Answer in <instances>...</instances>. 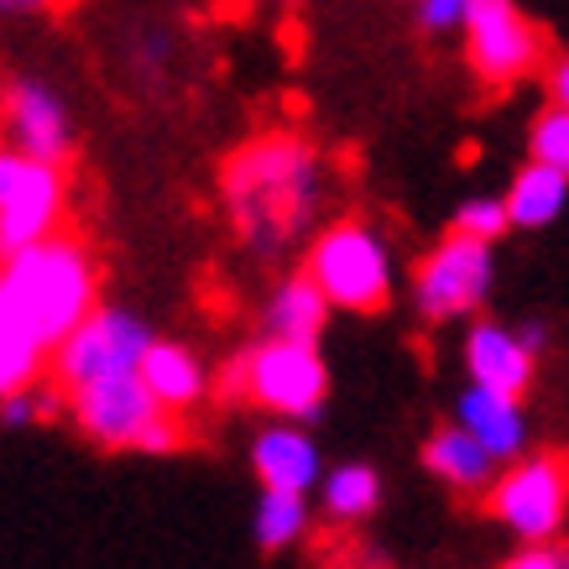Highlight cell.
I'll return each instance as SVG.
<instances>
[{
    "label": "cell",
    "instance_id": "6da1fadb",
    "mask_svg": "<svg viewBox=\"0 0 569 569\" xmlns=\"http://www.w3.org/2000/svg\"><path fill=\"white\" fill-rule=\"evenodd\" d=\"M220 193L241 241L257 257H277L313 220V209L325 199V168H319L309 141L272 131V137L246 141L241 152L224 162Z\"/></svg>",
    "mask_w": 569,
    "mask_h": 569
},
{
    "label": "cell",
    "instance_id": "7a4b0ae2",
    "mask_svg": "<svg viewBox=\"0 0 569 569\" xmlns=\"http://www.w3.org/2000/svg\"><path fill=\"white\" fill-rule=\"evenodd\" d=\"M0 272L11 282V293L27 303V313L37 319V329H42L48 346H58V340L100 303L94 257H89L73 236H63V230H52L42 241L21 246L11 257H0Z\"/></svg>",
    "mask_w": 569,
    "mask_h": 569
},
{
    "label": "cell",
    "instance_id": "3957f363",
    "mask_svg": "<svg viewBox=\"0 0 569 569\" xmlns=\"http://www.w3.org/2000/svg\"><path fill=\"white\" fill-rule=\"evenodd\" d=\"M69 413L84 429V439L104 449H141V455H168L183 445V423L152 397L141 371L100 377L84 387H69Z\"/></svg>",
    "mask_w": 569,
    "mask_h": 569
},
{
    "label": "cell",
    "instance_id": "277c9868",
    "mask_svg": "<svg viewBox=\"0 0 569 569\" xmlns=\"http://www.w3.org/2000/svg\"><path fill=\"white\" fill-rule=\"evenodd\" d=\"M224 392L251 397L257 408H267L277 418L309 423V418L325 413V397H329V371H325V356H319V340L267 335L257 350H246L241 361L224 371Z\"/></svg>",
    "mask_w": 569,
    "mask_h": 569
},
{
    "label": "cell",
    "instance_id": "5b68a950",
    "mask_svg": "<svg viewBox=\"0 0 569 569\" xmlns=\"http://www.w3.org/2000/svg\"><path fill=\"white\" fill-rule=\"evenodd\" d=\"M309 277L335 309L381 313L392 298V251L366 220H335L309 246Z\"/></svg>",
    "mask_w": 569,
    "mask_h": 569
},
{
    "label": "cell",
    "instance_id": "8992f818",
    "mask_svg": "<svg viewBox=\"0 0 569 569\" xmlns=\"http://www.w3.org/2000/svg\"><path fill=\"white\" fill-rule=\"evenodd\" d=\"M63 209H69L63 162L0 147V257L52 236L63 224Z\"/></svg>",
    "mask_w": 569,
    "mask_h": 569
},
{
    "label": "cell",
    "instance_id": "52a82bcc",
    "mask_svg": "<svg viewBox=\"0 0 569 569\" xmlns=\"http://www.w3.org/2000/svg\"><path fill=\"white\" fill-rule=\"evenodd\" d=\"M491 241L466 236V230H449L445 241L423 251V261L413 267V309L429 325H449V319H466L491 298Z\"/></svg>",
    "mask_w": 569,
    "mask_h": 569
},
{
    "label": "cell",
    "instance_id": "ba28073f",
    "mask_svg": "<svg viewBox=\"0 0 569 569\" xmlns=\"http://www.w3.org/2000/svg\"><path fill=\"white\" fill-rule=\"evenodd\" d=\"M152 340L157 335L141 325L131 309L94 303V309H89L84 319L52 346V377L63 381V387H84V381L137 371Z\"/></svg>",
    "mask_w": 569,
    "mask_h": 569
},
{
    "label": "cell",
    "instance_id": "9c48e42d",
    "mask_svg": "<svg viewBox=\"0 0 569 569\" xmlns=\"http://www.w3.org/2000/svg\"><path fill=\"white\" fill-rule=\"evenodd\" d=\"M466 63L491 89H512L543 63V32L522 17L518 0H470L466 6Z\"/></svg>",
    "mask_w": 569,
    "mask_h": 569
},
{
    "label": "cell",
    "instance_id": "30bf717a",
    "mask_svg": "<svg viewBox=\"0 0 569 569\" xmlns=\"http://www.w3.org/2000/svg\"><path fill=\"white\" fill-rule=\"evenodd\" d=\"M486 507L522 543L553 538L565 528V512H569V466H559L553 455H533V460L518 455V460H507V470L497 481L486 486Z\"/></svg>",
    "mask_w": 569,
    "mask_h": 569
},
{
    "label": "cell",
    "instance_id": "8fae6325",
    "mask_svg": "<svg viewBox=\"0 0 569 569\" xmlns=\"http://www.w3.org/2000/svg\"><path fill=\"white\" fill-rule=\"evenodd\" d=\"M0 121L11 147L21 152L48 157V162H63L73 152V116L48 79H11L0 94Z\"/></svg>",
    "mask_w": 569,
    "mask_h": 569
},
{
    "label": "cell",
    "instance_id": "7c38bea8",
    "mask_svg": "<svg viewBox=\"0 0 569 569\" xmlns=\"http://www.w3.org/2000/svg\"><path fill=\"white\" fill-rule=\"evenodd\" d=\"M533 350L522 346L518 329L497 325V319H476L466 335V377L481 381V387H497V392L522 397L533 387Z\"/></svg>",
    "mask_w": 569,
    "mask_h": 569
},
{
    "label": "cell",
    "instance_id": "4fadbf2b",
    "mask_svg": "<svg viewBox=\"0 0 569 569\" xmlns=\"http://www.w3.org/2000/svg\"><path fill=\"white\" fill-rule=\"evenodd\" d=\"M251 470L261 486H282V491H313L325 481V455L293 418H282L272 429L257 433L251 445Z\"/></svg>",
    "mask_w": 569,
    "mask_h": 569
},
{
    "label": "cell",
    "instance_id": "5bb4252c",
    "mask_svg": "<svg viewBox=\"0 0 569 569\" xmlns=\"http://www.w3.org/2000/svg\"><path fill=\"white\" fill-rule=\"evenodd\" d=\"M455 423H466L476 439H481L501 466L518 460L522 445H528V413H522V397L512 392H497V387H481L470 381L460 402H455Z\"/></svg>",
    "mask_w": 569,
    "mask_h": 569
},
{
    "label": "cell",
    "instance_id": "9a60e30c",
    "mask_svg": "<svg viewBox=\"0 0 569 569\" xmlns=\"http://www.w3.org/2000/svg\"><path fill=\"white\" fill-rule=\"evenodd\" d=\"M48 361H52V346L42 340L37 319L27 313V303L11 293V282L0 272V397L32 387Z\"/></svg>",
    "mask_w": 569,
    "mask_h": 569
},
{
    "label": "cell",
    "instance_id": "2e32d148",
    "mask_svg": "<svg viewBox=\"0 0 569 569\" xmlns=\"http://www.w3.org/2000/svg\"><path fill=\"white\" fill-rule=\"evenodd\" d=\"M423 466L429 476L449 486V491H460V497H481L486 486L497 481V455L466 429V423H449V429L429 433V445H423Z\"/></svg>",
    "mask_w": 569,
    "mask_h": 569
},
{
    "label": "cell",
    "instance_id": "e0dca14e",
    "mask_svg": "<svg viewBox=\"0 0 569 569\" xmlns=\"http://www.w3.org/2000/svg\"><path fill=\"white\" fill-rule=\"evenodd\" d=\"M137 371L168 413H189L209 392V377H204V366H199V356L189 346H178V340H152Z\"/></svg>",
    "mask_w": 569,
    "mask_h": 569
},
{
    "label": "cell",
    "instance_id": "ac0fdd59",
    "mask_svg": "<svg viewBox=\"0 0 569 569\" xmlns=\"http://www.w3.org/2000/svg\"><path fill=\"white\" fill-rule=\"evenodd\" d=\"M329 303L325 288L313 282L309 272L282 277L267 298V335H282V340H319L329 325Z\"/></svg>",
    "mask_w": 569,
    "mask_h": 569
},
{
    "label": "cell",
    "instance_id": "d6986e66",
    "mask_svg": "<svg viewBox=\"0 0 569 569\" xmlns=\"http://www.w3.org/2000/svg\"><path fill=\"white\" fill-rule=\"evenodd\" d=\"M565 204H569V173L528 157V168H518L512 189H507L512 230H543V224H553L565 214Z\"/></svg>",
    "mask_w": 569,
    "mask_h": 569
},
{
    "label": "cell",
    "instance_id": "ffe728a7",
    "mask_svg": "<svg viewBox=\"0 0 569 569\" xmlns=\"http://www.w3.org/2000/svg\"><path fill=\"white\" fill-rule=\"evenodd\" d=\"M257 549L282 553L309 533V491H282V486H261L257 518H251Z\"/></svg>",
    "mask_w": 569,
    "mask_h": 569
},
{
    "label": "cell",
    "instance_id": "44dd1931",
    "mask_svg": "<svg viewBox=\"0 0 569 569\" xmlns=\"http://www.w3.org/2000/svg\"><path fill=\"white\" fill-rule=\"evenodd\" d=\"M319 501H325V518L366 522L381 507V476L371 466H335L319 481Z\"/></svg>",
    "mask_w": 569,
    "mask_h": 569
},
{
    "label": "cell",
    "instance_id": "7402d4cb",
    "mask_svg": "<svg viewBox=\"0 0 569 569\" xmlns=\"http://www.w3.org/2000/svg\"><path fill=\"white\" fill-rule=\"evenodd\" d=\"M528 157L549 162L559 173H569V104L549 100L528 126Z\"/></svg>",
    "mask_w": 569,
    "mask_h": 569
},
{
    "label": "cell",
    "instance_id": "603a6c76",
    "mask_svg": "<svg viewBox=\"0 0 569 569\" xmlns=\"http://www.w3.org/2000/svg\"><path fill=\"white\" fill-rule=\"evenodd\" d=\"M455 230H466V236H481V241L497 246V236H507V230H512L507 199H466V204L455 209Z\"/></svg>",
    "mask_w": 569,
    "mask_h": 569
},
{
    "label": "cell",
    "instance_id": "cb8c5ba5",
    "mask_svg": "<svg viewBox=\"0 0 569 569\" xmlns=\"http://www.w3.org/2000/svg\"><path fill=\"white\" fill-rule=\"evenodd\" d=\"M466 6L470 0H418V27L433 37L460 32V27H466Z\"/></svg>",
    "mask_w": 569,
    "mask_h": 569
},
{
    "label": "cell",
    "instance_id": "d4e9b609",
    "mask_svg": "<svg viewBox=\"0 0 569 569\" xmlns=\"http://www.w3.org/2000/svg\"><path fill=\"white\" fill-rule=\"evenodd\" d=\"M507 565L512 569H569V549L553 543V538H533V543H522Z\"/></svg>",
    "mask_w": 569,
    "mask_h": 569
},
{
    "label": "cell",
    "instance_id": "484cf974",
    "mask_svg": "<svg viewBox=\"0 0 569 569\" xmlns=\"http://www.w3.org/2000/svg\"><path fill=\"white\" fill-rule=\"evenodd\" d=\"M52 0H0V21H27V17H42Z\"/></svg>",
    "mask_w": 569,
    "mask_h": 569
},
{
    "label": "cell",
    "instance_id": "4316f807",
    "mask_svg": "<svg viewBox=\"0 0 569 569\" xmlns=\"http://www.w3.org/2000/svg\"><path fill=\"white\" fill-rule=\"evenodd\" d=\"M549 100L569 104V58H553V69H549Z\"/></svg>",
    "mask_w": 569,
    "mask_h": 569
},
{
    "label": "cell",
    "instance_id": "83f0119b",
    "mask_svg": "<svg viewBox=\"0 0 569 569\" xmlns=\"http://www.w3.org/2000/svg\"><path fill=\"white\" fill-rule=\"evenodd\" d=\"M518 335H522V346L533 350V356H538V350H543V346H549V329H543V325H522Z\"/></svg>",
    "mask_w": 569,
    "mask_h": 569
}]
</instances>
